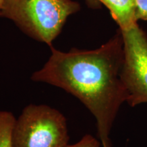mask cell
I'll use <instances>...</instances> for the list:
<instances>
[{"label":"cell","mask_w":147,"mask_h":147,"mask_svg":"<svg viewBox=\"0 0 147 147\" xmlns=\"http://www.w3.org/2000/svg\"><path fill=\"white\" fill-rule=\"evenodd\" d=\"M109 9L119 29L125 30L137 23L136 0H97Z\"/></svg>","instance_id":"cell-5"},{"label":"cell","mask_w":147,"mask_h":147,"mask_svg":"<svg viewBox=\"0 0 147 147\" xmlns=\"http://www.w3.org/2000/svg\"><path fill=\"white\" fill-rule=\"evenodd\" d=\"M15 121L12 113L0 110V147H12V132Z\"/></svg>","instance_id":"cell-6"},{"label":"cell","mask_w":147,"mask_h":147,"mask_svg":"<svg viewBox=\"0 0 147 147\" xmlns=\"http://www.w3.org/2000/svg\"><path fill=\"white\" fill-rule=\"evenodd\" d=\"M121 32L124 52L121 76L127 92V102L135 106L147 102V35L138 23Z\"/></svg>","instance_id":"cell-4"},{"label":"cell","mask_w":147,"mask_h":147,"mask_svg":"<svg viewBox=\"0 0 147 147\" xmlns=\"http://www.w3.org/2000/svg\"><path fill=\"white\" fill-rule=\"evenodd\" d=\"M136 17L147 21V0H136Z\"/></svg>","instance_id":"cell-8"},{"label":"cell","mask_w":147,"mask_h":147,"mask_svg":"<svg viewBox=\"0 0 147 147\" xmlns=\"http://www.w3.org/2000/svg\"><path fill=\"white\" fill-rule=\"evenodd\" d=\"M87 1L90 5H92V6H93V5H97V3L99 2L97 0H87Z\"/></svg>","instance_id":"cell-9"},{"label":"cell","mask_w":147,"mask_h":147,"mask_svg":"<svg viewBox=\"0 0 147 147\" xmlns=\"http://www.w3.org/2000/svg\"><path fill=\"white\" fill-rule=\"evenodd\" d=\"M80 9L71 0H4L1 16L9 18L25 34L52 47L67 17Z\"/></svg>","instance_id":"cell-2"},{"label":"cell","mask_w":147,"mask_h":147,"mask_svg":"<svg viewBox=\"0 0 147 147\" xmlns=\"http://www.w3.org/2000/svg\"><path fill=\"white\" fill-rule=\"evenodd\" d=\"M69 140L64 115L44 104L27 106L12 132V147H66Z\"/></svg>","instance_id":"cell-3"},{"label":"cell","mask_w":147,"mask_h":147,"mask_svg":"<svg viewBox=\"0 0 147 147\" xmlns=\"http://www.w3.org/2000/svg\"><path fill=\"white\" fill-rule=\"evenodd\" d=\"M4 0H0V16H1V9H2L3 3Z\"/></svg>","instance_id":"cell-10"},{"label":"cell","mask_w":147,"mask_h":147,"mask_svg":"<svg viewBox=\"0 0 147 147\" xmlns=\"http://www.w3.org/2000/svg\"><path fill=\"white\" fill-rule=\"evenodd\" d=\"M51 47V57L33 73L32 80L59 87L76 97L94 116L102 147H112V127L119 108L127 100L121 76L124 59L121 30L95 50L61 52Z\"/></svg>","instance_id":"cell-1"},{"label":"cell","mask_w":147,"mask_h":147,"mask_svg":"<svg viewBox=\"0 0 147 147\" xmlns=\"http://www.w3.org/2000/svg\"><path fill=\"white\" fill-rule=\"evenodd\" d=\"M101 143L91 135H85L79 142L74 144H68L66 147H100Z\"/></svg>","instance_id":"cell-7"}]
</instances>
